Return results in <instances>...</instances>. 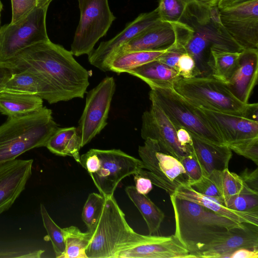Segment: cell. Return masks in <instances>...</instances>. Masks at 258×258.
I'll return each instance as SVG.
<instances>
[{
  "label": "cell",
  "instance_id": "cell-52",
  "mask_svg": "<svg viewBox=\"0 0 258 258\" xmlns=\"http://www.w3.org/2000/svg\"><path fill=\"white\" fill-rule=\"evenodd\" d=\"M3 9V5L1 2V0H0V24H1V12Z\"/></svg>",
  "mask_w": 258,
  "mask_h": 258
},
{
  "label": "cell",
  "instance_id": "cell-17",
  "mask_svg": "<svg viewBox=\"0 0 258 258\" xmlns=\"http://www.w3.org/2000/svg\"><path fill=\"white\" fill-rule=\"evenodd\" d=\"M32 159L0 163V215L7 211L25 189L32 174Z\"/></svg>",
  "mask_w": 258,
  "mask_h": 258
},
{
  "label": "cell",
  "instance_id": "cell-21",
  "mask_svg": "<svg viewBox=\"0 0 258 258\" xmlns=\"http://www.w3.org/2000/svg\"><path fill=\"white\" fill-rule=\"evenodd\" d=\"M257 75L258 49H243L237 68L225 84L235 97L246 104L257 83Z\"/></svg>",
  "mask_w": 258,
  "mask_h": 258
},
{
  "label": "cell",
  "instance_id": "cell-32",
  "mask_svg": "<svg viewBox=\"0 0 258 258\" xmlns=\"http://www.w3.org/2000/svg\"><path fill=\"white\" fill-rule=\"evenodd\" d=\"M63 229L65 248L60 258H88L85 250L90 241L91 233L88 231L83 232L74 226Z\"/></svg>",
  "mask_w": 258,
  "mask_h": 258
},
{
  "label": "cell",
  "instance_id": "cell-31",
  "mask_svg": "<svg viewBox=\"0 0 258 258\" xmlns=\"http://www.w3.org/2000/svg\"><path fill=\"white\" fill-rule=\"evenodd\" d=\"M209 176L216 186L222 200L240 194L258 195L245 185L239 175L230 171L228 168L215 171Z\"/></svg>",
  "mask_w": 258,
  "mask_h": 258
},
{
  "label": "cell",
  "instance_id": "cell-38",
  "mask_svg": "<svg viewBox=\"0 0 258 258\" xmlns=\"http://www.w3.org/2000/svg\"><path fill=\"white\" fill-rule=\"evenodd\" d=\"M12 19L10 23L14 24L22 19L36 8L43 3L41 0H11Z\"/></svg>",
  "mask_w": 258,
  "mask_h": 258
},
{
  "label": "cell",
  "instance_id": "cell-46",
  "mask_svg": "<svg viewBox=\"0 0 258 258\" xmlns=\"http://www.w3.org/2000/svg\"><path fill=\"white\" fill-rule=\"evenodd\" d=\"M15 72L14 64L10 61L0 60V92L4 84Z\"/></svg>",
  "mask_w": 258,
  "mask_h": 258
},
{
  "label": "cell",
  "instance_id": "cell-18",
  "mask_svg": "<svg viewBox=\"0 0 258 258\" xmlns=\"http://www.w3.org/2000/svg\"><path fill=\"white\" fill-rule=\"evenodd\" d=\"M227 144L258 137V122L245 117L197 107Z\"/></svg>",
  "mask_w": 258,
  "mask_h": 258
},
{
  "label": "cell",
  "instance_id": "cell-49",
  "mask_svg": "<svg viewBox=\"0 0 258 258\" xmlns=\"http://www.w3.org/2000/svg\"><path fill=\"white\" fill-rule=\"evenodd\" d=\"M209 17L211 21L216 25L222 26L220 17V10L214 5L208 7Z\"/></svg>",
  "mask_w": 258,
  "mask_h": 258
},
{
  "label": "cell",
  "instance_id": "cell-13",
  "mask_svg": "<svg viewBox=\"0 0 258 258\" xmlns=\"http://www.w3.org/2000/svg\"><path fill=\"white\" fill-rule=\"evenodd\" d=\"M220 10L222 25L242 49H258V0Z\"/></svg>",
  "mask_w": 258,
  "mask_h": 258
},
{
  "label": "cell",
  "instance_id": "cell-35",
  "mask_svg": "<svg viewBox=\"0 0 258 258\" xmlns=\"http://www.w3.org/2000/svg\"><path fill=\"white\" fill-rule=\"evenodd\" d=\"M188 5L185 0H160L157 9L161 20L170 23L181 22Z\"/></svg>",
  "mask_w": 258,
  "mask_h": 258
},
{
  "label": "cell",
  "instance_id": "cell-14",
  "mask_svg": "<svg viewBox=\"0 0 258 258\" xmlns=\"http://www.w3.org/2000/svg\"><path fill=\"white\" fill-rule=\"evenodd\" d=\"M151 101L150 109L142 115L141 137L144 140H156L165 151L180 161L189 152L178 141L176 127L163 110L156 102Z\"/></svg>",
  "mask_w": 258,
  "mask_h": 258
},
{
  "label": "cell",
  "instance_id": "cell-41",
  "mask_svg": "<svg viewBox=\"0 0 258 258\" xmlns=\"http://www.w3.org/2000/svg\"><path fill=\"white\" fill-rule=\"evenodd\" d=\"M196 190L204 195L220 198V194L209 175H203L199 180L190 185Z\"/></svg>",
  "mask_w": 258,
  "mask_h": 258
},
{
  "label": "cell",
  "instance_id": "cell-10",
  "mask_svg": "<svg viewBox=\"0 0 258 258\" xmlns=\"http://www.w3.org/2000/svg\"><path fill=\"white\" fill-rule=\"evenodd\" d=\"M115 87L113 77H106L87 92L85 106L77 127L82 147L100 134L107 124Z\"/></svg>",
  "mask_w": 258,
  "mask_h": 258
},
{
  "label": "cell",
  "instance_id": "cell-39",
  "mask_svg": "<svg viewBox=\"0 0 258 258\" xmlns=\"http://www.w3.org/2000/svg\"><path fill=\"white\" fill-rule=\"evenodd\" d=\"M180 162L185 171L188 184L191 185L205 175L200 164L192 153L183 157Z\"/></svg>",
  "mask_w": 258,
  "mask_h": 258
},
{
  "label": "cell",
  "instance_id": "cell-37",
  "mask_svg": "<svg viewBox=\"0 0 258 258\" xmlns=\"http://www.w3.org/2000/svg\"><path fill=\"white\" fill-rule=\"evenodd\" d=\"M227 146L237 154L249 159L258 165V137L231 142Z\"/></svg>",
  "mask_w": 258,
  "mask_h": 258
},
{
  "label": "cell",
  "instance_id": "cell-51",
  "mask_svg": "<svg viewBox=\"0 0 258 258\" xmlns=\"http://www.w3.org/2000/svg\"><path fill=\"white\" fill-rule=\"evenodd\" d=\"M187 3L189 4H195L200 6L205 7H210L212 5H216L217 0H185Z\"/></svg>",
  "mask_w": 258,
  "mask_h": 258
},
{
  "label": "cell",
  "instance_id": "cell-34",
  "mask_svg": "<svg viewBox=\"0 0 258 258\" xmlns=\"http://www.w3.org/2000/svg\"><path fill=\"white\" fill-rule=\"evenodd\" d=\"M105 199V197L100 194L93 192L89 195L84 205L82 218L90 233L97 224Z\"/></svg>",
  "mask_w": 258,
  "mask_h": 258
},
{
  "label": "cell",
  "instance_id": "cell-4",
  "mask_svg": "<svg viewBox=\"0 0 258 258\" xmlns=\"http://www.w3.org/2000/svg\"><path fill=\"white\" fill-rule=\"evenodd\" d=\"M51 109H40L24 115L8 117L0 125V163L14 160L35 148L45 147L58 128Z\"/></svg>",
  "mask_w": 258,
  "mask_h": 258
},
{
  "label": "cell",
  "instance_id": "cell-7",
  "mask_svg": "<svg viewBox=\"0 0 258 258\" xmlns=\"http://www.w3.org/2000/svg\"><path fill=\"white\" fill-rule=\"evenodd\" d=\"M139 155L144 169L137 173L149 178L152 184L165 190L169 195L180 185L188 184L185 171L179 160L165 151L154 140H145L139 146Z\"/></svg>",
  "mask_w": 258,
  "mask_h": 258
},
{
  "label": "cell",
  "instance_id": "cell-53",
  "mask_svg": "<svg viewBox=\"0 0 258 258\" xmlns=\"http://www.w3.org/2000/svg\"><path fill=\"white\" fill-rule=\"evenodd\" d=\"M52 0H41V1L44 4H49Z\"/></svg>",
  "mask_w": 258,
  "mask_h": 258
},
{
  "label": "cell",
  "instance_id": "cell-22",
  "mask_svg": "<svg viewBox=\"0 0 258 258\" xmlns=\"http://www.w3.org/2000/svg\"><path fill=\"white\" fill-rule=\"evenodd\" d=\"M175 41L176 34L173 25L161 21L121 46L113 57L117 54L133 51L166 50Z\"/></svg>",
  "mask_w": 258,
  "mask_h": 258
},
{
  "label": "cell",
  "instance_id": "cell-50",
  "mask_svg": "<svg viewBox=\"0 0 258 258\" xmlns=\"http://www.w3.org/2000/svg\"><path fill=\"white\" fill-rule=\"evenodd\" d=\"M253 0H217L216 5L220 10L236 6Z\"/></svg>",
  "mask_w": 258,
  "mask_h": 258
},
{
  "label": "cell",
  "instance_id": "cell-5",
  "mask_svg": "<svg viewBox=\"0 0 258 258\" xmlns=\"http://www.w3.org/2000/svg\"><path fill=\"white\" fill-rule=\"evenodd\" d=\"M173 89L196 107L246 118L249 103L240 102L225 83L211 75L189 79L180 77L174 82Z\"/></svg>",
  "mask_w": 258,
  "mask_h": 258
},
{
  "label": "cell",
  "instance_id": "cell-2",
  "mask_svg": "<svg viewBox=\"0 0 258 258\" xmlns=\"http://www.w3.org/2000/svg\"><path fill=\"white\" fill-rule=\"evenodd\" d=\"M169 196L175 219L174 235L194 258L204 246L241 223L195 202Z\"/></svg>",
  "mask_w": 258,
  "mask_h": 258
},
{
  "label": "cell",
  "instance_id": "cell-36",
  "mask_svg": "<svg viewBox=\"0 0 258 258\" xmlns=\"http://www.w3.org/2000/svg\"><path fill=\"white\" fill-rule=\"evenodd\" d=\"M227 208L241 212L258 211V195L240 194L222 200Z\"/></svg>",
  "mask_w": 258,
  "mask_h": 258
},
{
  "label": "cell",
  "instance_id": "cell-45",
  "mask_svg": "<svg viewBox=\"0 0 258 258\" xmlns=\"http://www.w3.org/2000/svg\"><path fill=\"white\" fill-rule=\"evenodd\" d=\"M135 182V188L140 194L147 195L153 188L151 180L138 173L133 175Z\"/></svg>",
  "mask_w": 258,
  "mask_h": 258
},
{
  "label": "cell",
  "instance_id": "cell-30",
  "mask_svg": "<svg viewBox=\"0 0 258 258\" xmlns=\"http://www.w3.org/2000/svg\"><path fill=\"white\" fill-rule=\"evenodd\" d=\"M165 51H133L117 54L109 64V71L117 74L127 73L156 59Z\"/></svg>",
  "mask_w": 258,
  "mask_h": 258
},
{
  "label": "cell",
  "instance_id": "cell-29",
  "mask_svg": "<svg viewBox=\"0 0 258 258\" xmlns=\"http://www.w3.org/2000/svg\"><path fill=\"white\" fill-rule=\"evenodd\" d=\"M240 52L211 49L208 65L214 78L226 83L238 67Z\"/></svg>",
  "mask_w": 258,
  "mask_h": 258
},
{
  "label": "cell",
  "instance_id": "cell-44",
  "mask_svg": "<svg viewBox=\"0 0 258 258\" xmlns=\"http://www.w3.org/2000/svg\"><path fill=\"white\" fill-rule=\"evenodd\" d=\"M245 185L253 192L258 194V168L250 170L244 169L239 174Z\"/></svg>",
  "mask_w": 258,
  "mask_h": 258
},
{
  "label": "cell",
  "instance_id": "cell-42",
  "mask_svg": "<svg viewBox=\"0 0 258 258\" xmlns=\"http://www.w3.org/2000/svg\"><path fill=\"white\" fill-rule=\"evenodd\" d=\"M184 52V48L175 43L156 59L176 71L179 58Z\"/></svg>",
  "mask_w": 258,
  "mask_h": 258
},
{
  "label": "cell",
  "instance_id": "cell-23",
  "mask_svg": "<svg viewBox=\"0 0 258 258\" xmlns=\"http://www.w3.org/2000/svg\"><path fill=\"white\" fill-rule=\"evenodd\" d=\"M172 195L195 202L217 214L237 222L258 226V211L241 212L227 208L224 205L221 198H216L201 194L189 184L180 185Z\"/></svg>",
  "mask_w": 258,
  "mask_h": 258
},
{
  "label": "cell",
  "instance_id": "cell-12",
  "mask_svg": "<svg viewBox=\"0 0 258 258\" xmlns=\"http://www.w3.org/2000/svg\"><path fill=\"white\" fill-rule=\"evenodd\" d=\"M185 23L190 26L194 32L184 44L186 52L195 60L201 75L209 67L211 49L222 50L227 43V36L224 29L214 24L207 15L189 17Z\"/></svg>",
  "mask_w": 258,
  "mask_h": 258
},
{
  "label": "cell",
  "instance_id": "cell-15",
  "mask_svg": "<svg viewBox=\"0 0 258 258\" xmlns=\"http://www.w3.org/2000/svg\"><path fill=\"white\" fill-rule=\"evenodd\" d=\"M160 21L157 8L150 12L140 14L115 37L109 40L101 42L96 49L88 54L89 62L102 71H110L109 64L121 46Z\"/></svg>",
  "mask_w": 258,
  "mask_h": 258
},
{
  "label": "cell",
  "instance_id": "cell-20",
  "mask_svg": "<svg viewBox=\"0 0 258 258\" xmlns=\"http://www.w3.org/2000/svg\"><path fill=\"white\" fill-rule=\"evenodd\" d=\"M2 92L36 95L49 104L61 101L58 93L44 77L30 69L15 71L3 86Z\"/></svg>",
  "mask_w": 258,
  "mask_h": 258
},
{
  "label": "cell",
  "instance_id": "cell-8",
  "mask_svg": "<svg viewBox=\"0 0 258 258\" xmlns=\"http://www.w3.org/2000/svg\"><path fill=\"white\" fill-rule=\"evenodd\" d=\"M48 6L41 5L16 23L0 27L1 61H9L23 49L50 40L46 26Z\"/></svg>",
  "mask_w": 258,
  "mask_h": 258
},
{
  "label": "cell",
  "instance_id": "cell-47",
  "mask_svg": "<svg viewBox=\"0 0 258 258\" xmlns=\"http://www.w3.org/2000/svg\"><path fill=\"white\" fill-rule=\"evenodd\" d=\"M175 126L178 141L181 146L188 150L190 154L192 148V139L189 132L184 128Z\"/></svg>",
  "mask_w": 258,
  "mask_h": 258
},
{
  "label": "cell",
  "instance_id": "cell-3",
  "mask_svg": "<svg viewBox=\"0 0 258 258\" xmlns=\"http://www.w3.org/2000/svg\"><path fill=\"white\" fill-rule=\"evenodd\" d=\"M105 197L85 250L88 258H117L120 252L140 244L148 237L136 232L129 225L114 195Z\"/></svg>",
  "mask_w": 258,
  "mask_h": 258
},
{
  "label": "cell",
  "instance_id": "cell-11",
  "mask_svg": "<svg viewBox=\"0 0 258 258\" xmlns=\"http://www.w3.org/2000/svg\"><path fill=\"white\" fill-rule=\"evenodd\" d=\"M95 150L100 158L101 166L97 172L90 175L100 194L104 197L113 196L123 178L144 169L141 160L120 149Z\"/></svg>",
  "mask_w": 258,
  "mask_h": 258
},
{
  "label": "cell",
  "instance_id": "cell-48",
  "mask_svg": "<svg viewBox=\"0 0 258 258\" xmlns=\"http://www.w3.org/2000/svg\"><path fill=\"white\" fill-rule=\"evenodd\" d=\"M258 248H240L233 251L229 258H257Z\"/></svg>",
  "mask_w": 258,
  "mask_h": 258
},
{
  "label": "cell",
  "instance_id": "cell-24",
  "mask_svg": "<svg viewBox=\"0 0 258 258\" xmlns=\"http://www.w3.org/2000/svg\"><path fill=\"white\" fill-rule=\"evenodd\" d=\"M189 133L192 139L190 153L199 161L205 175L228 168L232 153L227 146L210 142Z\"/></svg>",
  "mask_w": 258,
  "mask_h": 258
},
{
  "label": "cell",
  "instance_id": "cell-6",
  "mask_svg": "<svg viewBox=\"0 0 258 258\" xmlns=\"http://www.w3.org/2000/svg\"><path fill=\"white\" fill-rule=\"evenodd\" d=\"M156 102L176 126L185 128L201 139L218 145L225 142L199 109L175 92L173 88L153 87L149 92Z\"/></svg>",
  "mask_w": 258,
  "mask_h": 258
},
{
  "label": "cell",
  "instance_id": "cell-40",
  "mask_svg": "<svg viewBox=\"0 0 258 258\" xmlns=\"http://www.w3.org/2000/svg\"><path fill=\"white\" fill-rule=\"evenodd\" d=\"M176 72L181 78L189 79L201 75L194 57L187 52L179 57Z\"/></svg>",
  "mask_w": 258,
  "mask_h": 258
},
{
  "label": "cell",
  "instance_id": "cell-19",
  "mask_svg": "<svg viewBox=\"0 0 258 258\" xmlns=\"http://www.w3.org/2000/svg\"><path fill=\"white\" fill-rule=\"evenodd\" d=\"M117 258H194L174 235H148L142 243L120 252Z\"/></svg>",
  "mask_w": 258,
  "mask_h": 258
},
{
  "label": "cell",
  "instance_id": "cell-28",
  "mask_svg": "<svg viewBox=\"0 0 258 258\" xmlns=\"http://www.w3.org/2000/svg\"><path fill=\"white\" fill-rule=\"evenodd\" d=\"M125 191L141 214L147 224L149 234L158 233L165 217L163 211L146 195L138 192L135 186L126 187Z\"/></svg>",
  "mask_w": 258,
  "mask_h": 258
},
{
  "label": "cell",
  "instance_id": "cell-9",
  "mask_svg": "<svg viewBox=\"0 0 258 258\" xmlns=\"http://www.w3.org/2000/svg\"><path fill=\"white\" fill-rule=\"evenodd\" d=\"M80 19L71 45L73 55L89 54L115 19L108 0H78Z\"/></svg>",
  "mask_w": 258,
  "mask_h": 258
},
{
  "label": "cell",
  "instance_id": "cell-1",
  "mask_svg": "<svg viewBox=\"0 0 258 258\" xmlns=\"http://www.w3.org/2000/svg\"><path fill=\"white\" fill-rule=\"evenodd\" d=\"M9 61L15 71L30 69L40 73L61 101L83 98L89 85L88 71L75 59L71 51L50 40L23 49Z\"/></svg>",
  "mask_w": 258,
  "mask_h": 258
},
{
  "label": "cell",
  "instance_id": "cell-43",
  "mask_svg": "<svg viewBox=\"0 0 258 258\" xmlns=\"http://www.w3.org/2000/svg\"><path fill=\"white\" fill-rule=\"evenodd\" d=\"M79 164L83 167L89 175L97 172L101 166V161L95 149L89 150L80 156Z\"/></svg>",
  "mask_w": 258,
  "mask_h": 258
},
{
  "label": "cell",
  "instance_id": "cell-33",
  "mask_svg": "<svg viewBox=\"0 0 258 258\" xmlns=\"http://www.w3.org/2000/svg\"><path fill=\"white\" fill-rule=\"evenodd\" d=\"M40 209L43 226L52 243L55 257L60 258L65 248L63 229L54 222L43 204H40Z\"/></svg>",
  "mask_w": 258,
  "mask_h": 258
},
{
  "label": "cell",
  "instance_id": "cell-27",
  "mask_svg": "<svg viewBox=\"0 0 258 258\" xmlns=\"http://www.w3.org/2000/svg\"><path fill=\"white\" fill-rule=\"evenodd\" d=\"M43 106V99L36 95L9 92L0 93V112L8 117L29 114Z\"/></svg>",
  "mask_w": 258,
  "mask_h": 258
},
{
  "label": "cell",
  "instance_id": "cell-25",
  "mask_svg": "<svg viewBox=\"0 0 258 258\" xmlns=\"http://www.w3.org/2000/svg\"><path fill=\"white\" fill-rule=\"evenodd\" d=\"M127 73L143 80L150 88H173L174 82L180 77L175 70L157 59L133 69Z\"/></svg>",
  "mask_w": 258,
  "mask_h": 258
},
{
  "label": "cell",
  "instance_id": "cell-26",
  "mask_svg": "<svg viewBox=\"0 0 258 258\" xmlns=\"http://www.w3.org/2000/svg\"><path fill=\"white\" fill-rule=\"evenodd\" d=\"M56 155L72 157L79 163L81 138L77 127H58L49 139L46 146Z\"/></svg>",
  "mask_w": 258,
  "mask_h": 258
},
{
  "label": "cell",
  "instance_id": "cell-16",
  "mask_svg": "<svg viewBox=\"0 0 258 258\" xmlns=\"http://www.w3.org/2000/svg\"><path fill=\"white\" fill-rule=\"evenodd\" d=\"M240 248H258V226L241 223L204 246L196 258H229Z\"/></svg>",
  "mask_w": 258,
  "mask_h": 258
}]
</instances>
